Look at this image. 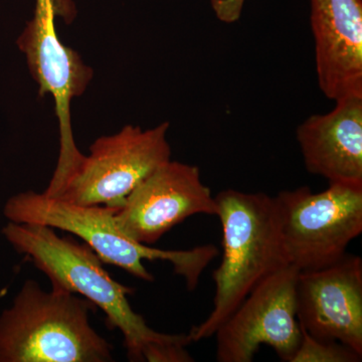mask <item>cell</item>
Instances as JSON below:
<instances>
[{"mask_svg": "<svg viewBox=\"0 0 362 362\" xmlns=\"http://www.w3.org/2000/svg\"><path fill=\"white\" fill-rule=\"evenodd\" d=\"M6 239L49 279L52 289L80 294L99 307L107 325L119 329L131 361H144V354L156 343L192 342L188 334L156 332L130 306L133 290L116 282L87 245L59 237L51 226L9 221L2 230Z\"/></svg>", "mask_w": 362, "mask_h": 362, "instance_id": "1", "label": "cell"}, {"mask_svg": "<svg viewBox=\"0 0 362 362\" xmlns=\"http://www.w3.org/2000/svg\"><path fill=\"white\" fill-rule=\"evenodd\" d=\"M214 197L218 206L216 216L223 226V259L213 274V310L204 322L189 331L192 342L214 337L262 281L289 265L273 197L230 188Z\"/></svg>", "mask_w": 362, "mask_h": 362, "instance_id": "2", "label": "cell"}, {"mask_svg": "<svg viewBox=\"0 0 362 362\" xmlns=\"http://www.w3.org/2000/svg\"><path fill=\"white\" fill-rule=\"evenodd\" d=\"M96 306L28 280L0 315V362H109L112 346L93 329Z\"/></svg>", "mask_w": 362, "mask_h": 362, "instance_id": "3", "label": "cell"}, {"mask_svg": "<svg viewBox=\"0 0 362 362\" xmlns=\"http://www.w3.org/2000/svg\"><path fill=\"white\" fill-rule=\"evenodd\" d=\"M118 209L78 206L58 197L28 192L11 197L4 213L13 223H39L73 233L84 240L104 263L119 267L146 282H153L154 277L143 265L144 259L169 262L175 274L185 279L190 291L199 286L202 272L220 254L214 245L170 251L135 242L117 226L114 214Z\"/></svg>", "mask_w": 362, "mask_h": 362, "instance_id": "4", "label": "cell"}, {"mask_svg": "<svg viewBox=\"0 0 362 362\" xmlns=\"http://www.w3.org/2000/svg\"><path fill=\"white\" fill-rule=\"evenodd\" d=\"M289 265L300 272L334 263L362 233V187L329 185L283 190L273 197Z\"/></svg>", "mask_w": 362, "mask_h": 362, "instance_id": "5", "label": "cell"}, {"mask_svg": "<svg viewBox=\"0 0 362 362\" xmlns=\"http://www.w3.org/2000/svg\"><path fill=\"white\" fill-rule=\"evenodd\" d=\"M169 123L152 129L126 125L118 133L98 138L58 199L78 206H122L141 181L171 160Z\"/></svg>", "mask_w": 362, "mask_h": 362, "instance_id": "6", "label": "cell"}, {"mask_svg": "<svg viewBox=\"0 0 362 362\" xmlns=\"http://www.w3.org/2000/svg\"><path fill=\"white\" fill-rule=\"evenodd\" d=\"M54 16L47 2L37 0L35 16L18 40L40 95L49 93L56 103L61 148L58 165L44 192L52 197L61 192L84 158L74 140L70 107L71 99L83 95L93 78L92 68L77 52L62 44L54 30Z\"/></svg>", "mask_w": 362, "mask_h": 362, "instance_id": "7", "label": "cell"}, {"mask_svg": "<svg viewBox=\"0 0 362 362\" xmlns=\"http://www.w3.org/2000/svg\"><path fill=\"white\" fill-rule=\"evenodd\" d=\"M299 270L287 265L267 277L221 324L216 337V361L251 362L261 345L291 362L301 341L296 314Z\"/></svg>", "mask_w": 362, "mask_h": 362, "instance_id": "8", "label": "cell"}, {"mask_svg": "<svg viewBox=\"0 0 362 362\" xmlns=\"http://www.w3.org/2000/svg\"><path fill=\"white\" fill-rule=\"evenodd\" d=\"M218 214L216 197L202 182L199 168L169 160L132 190L114 218L130 239L152 246L189 216Z\"/></svg>", "mask_w": 362, "mask_h": 362, "instance_id": "9", "label": "cell"}, {"mask_svg": "<svg viewBox=\"0 0 362 362\" xmlns=\"http://www.w3.org/2000/svg\"><path fill=\"white\" fill-rule=\"evenodd\" d=\"M300 327L323 341L347 345L362 356V259L345 254L330 265L299 272Z\"/></svg>", "mask_w": 362, "mask_h": 362, "instance_id": "10", "label": "cell"}, {"mask_svg": "<svg viewBox=\"0 0 362 362\" xmlns=\"http://www.w3.org/2000/svg\"><path fill=\"white\" fill-rule=\"evenodd\" d=\"M317 82L332 101L362 97V0H310Z\"/></svg>", "mask_w": 362, "mask_h": 362, "instance_id": "11", "label": "cell"}, {"mask_svg": "<svg viewBox=\"0 0 362 362\" xmlns=\"http://www.w3.org/2000/svg\"><path fill=\"white\" fill-rule=\"evenodd\" d=\"M296 138L308 173L362 187V97L342 98L327 113L309 116Z\"/></svg>", "mask_w": 362, "mask_h": 362, "instance_id": "12", "label": "cell"}, {"mask_svg": "<svg viewBox=\"0 0 362 362\" xmlns=\"http://www.w3.org/2000/svg\"><path fill=\"white\" fill-rule=\"evenodd\" d=\"M301 333V341L291 362L361 361L362 356L347 345L316 339L302 328Z\"/></svg>", "mask_w": 362, "mask_h": 362, "instance_id": "13", "label": "cell"}, {"mask_svg": "<svg viewBox=\"0 0 362 362\" xmlns=\"http://www.w3.org/2000/svg\"><path fill=\"white\" fill-rule=\"evenodd\" d=\"M216 18L225 23L240 20L245 0H209Z\"/></svg>", "mask_w": 362, "mask_h": 362, "instance_id": "14", "label": "cell"}]
</instances>
